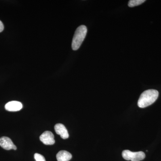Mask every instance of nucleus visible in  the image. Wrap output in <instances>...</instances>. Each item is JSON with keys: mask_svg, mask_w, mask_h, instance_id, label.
<instances>
[{"mask_svg": "<svg viewBox=\"0 0 161 161\" xmlns=\"http://www.w3.org/2000/svg\"><path fill=\"white\" fill-rule=\"evenodd\" d=\"M5 108L7 111L9 112H17L22 109L23 104L20 102L13 101L6 103Z\"/></svg>", "mask_w": 161, "mask_h": 161, "instance_id": "nucleus-6", "label": "nucleus"}, {"mask_svg": "<svg viewBox=\"0 0 161 161\" xmlns=\"http://www.w3.org/2000/svg\"><path fill=\"white\" fill-rule=\"evenodd\" d=\"M72 158V154L65 150L59 151L57 154V159L58 161H69Z\"/></svg>", "mask_w": 161, "mask_h": 161, "instance_id": "nucleus-8", "label": "nucleus"}, {"mask_svg": "<svg viewBox=\"0 0 161 161\" xmlns=\"http://www.w3.org/2000/svg\"><path fill=\"white\" fill-rule=\"evenodd\" d=\"M34 158L36 161H46L44 157L39 153H35Z\"/></svg>", "mask_w": 161, "mask_h": 161, "instance_id": "nucleus-10", "label": "nucleus"}, {"mask_svg": "<svg viewBox=\"0 0 161 161\" xmlns=\"http://www.w3.org/2000/svg\"><path fill=\"white\" fill-rule=\"evenodd\" d=\"M4 27L3 22L0 20V32H2L4 30Z\"/></svg>", "mask_w": 161, "mask_h": 161, "instance_id": "nucleus-11", "label": "nucleus"}, {"mask_svg": "<svg viewBox=\"0 0 161 161\" xmlns=\"http://www.w3.org/2000/svg\"><path fill=\"white\" fill-rule=\"evenodd\" d=\"M158 91L154 89H150L145 91L141 94L138 101V107L145 108L154 103L158 98Z\"/></svg>", "mask_w": 161, "mask_h": 161, "instance_id": "nucleus-1", "label": "nucleus"}, {"mask_svg": "<svg viewBox=\"0 0 161 161\" xmlns=\"http://www.w3.org/2000/svg\"><path fill=\"white\" fill-rule=\"evenodd\" d=\"M40 140L44 145H53L55 143L54 136L51 132L45 131L42 133L40 137Z\"/></svg>", "mask_w": 161, "mask_h": 161, "instance_id": "nucleus-4", "label": "nucleus"}, {"mask_svg": "<svg viewBox=\"0 0 161 161\" xmlns=\"http://www.w3.org/2000/svg\"><path fill=\"white\" fill-rule=\"evenodd\" d=\"M122 154L123 158L128 161H141L146 157V154L142 151L133 152L129 150H125Z\"/></svg>", "mask_w": 161, "mask_h": 161, "instance_id": "nucleus-3", "label": "nucleus"}, {"mask_svg": "<svg viewBox=\"0 0 161 161\" xmlns=\"http://www.w3.org/2000/svg\"><path fill=\"white\" fill-rule=\"evenodd\" d=\"M0 146L6 150H17V147L9 137L3 136L0 138Z\"/></svg>", "mask_w": 161, "mask_h": 161, "instance_id": "nucleus-5", "label": "nucleus"}, {"mask_svg": "<svg viewBox=\"0 0 161 161\" xmlns=\"http://www.w3.org/2000/svg\"><path fill=\"white\" fill-rule=\"evenodd\" d=\"M54 129L56 133L60 135V137L63 139H66L69 137L68 130L63 124H56L54 127Z\"/></svg>", "mask_w": 161, "mask_h": 161, "instance_id": "nucleus-7", "label": "nucleus"}, {"mask_svg": "<svg viewBox=\"0 0 161 161\" xmlns=\"http://www.w3.org/2000/svg\"><path fill=\"white\" fill-rule=\"evenodd\" d=\"M145 2V0H130L128 3V6L130 7H135L141 5Z\"/></svg>", "mask_w": 161, "mask_h": 161, "instance_id": "nucleus-9", "label": "nucleus"}, {"mask_svg": "<svg viewBox=\"0 0 161 161\" xmlns=\"http://www.w3.org/2000/svg\"><path fill=\"white\" fill-rule=\"evenodd\" d=\"M87 31L86 26L84 25H81L76 29L72 40V48L74 50L79 49L86 37Z\"/></svg>", "mask_w": 161, "mask_h": 161, "instance_id": "nucleus-2", "label": "nucleus"}]
</instances>
